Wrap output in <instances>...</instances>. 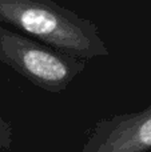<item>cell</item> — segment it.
Instances as JSON below:
<instances>
[{
  "mask_svg": "<svg viewBox=\"0 0 151 152\" xmlns=\"http://www.w3.org/2000/svg\"><path fill=\"white\" fill-rule=\"evenodd\" d=\"M12 126H11V123H8L7 120H4L0 116V150L10 152L11 148H12Z\"/></svg>",
  "mask_w": 151,
  "mask_h": 152,
  "instance_id": "277c9868",
  "label": "cell"
},
{
  "mask_svg": "<svg viewBox=\"0 0 151 152\" xmlns=\"http://www.w3.org/2000/svg\"><path fill=\"white\" fill-rule=\"evenodd\" d=\"M0 61L36 87L62 92L87 67L88 60L64 55L36 39L0 24Z\"/></svg>",
  "mask_w": 151,
  "mask_h": 152,
  "instance_id": "7a4b0ae2",
  "label": "cell"
},
{
  "mask_svg": "<svg viewBox=\"0 0 151 152\" xmlns=\"http://www.w3.org/2000/svg\"><path fill=\"white\" fill-rule=\"evenodd\" d=\"M0 23L72 58L108 55L98 26L54 0H0Z\"/></svg>",
  "mask_w": 151,
  "mask_h": 152,
  "instance_id": "6da1fadb",
  "label": "cell"
},
{
  "mask_svg": "<svg viewBox=\"0 0 151 152\" xmlns=\"http://www.w3.org/2000/svg\"><path fill=\"white\" fill-rule=\"evenodd\" d=\"M151 151V104L138 112L99 120L79 152Z\"/></svg>",
  "mask_w": 151,
  "mask_h": 152,
  "instance_id": "3957f363",
  "label": "cell"
},
{
  "mask_svg": "<svg viewBox=\"0 0 151 152\" xmlns=\"http://www.w3.org/2000/svg\"><path fill=\"white\" fill-rule=\"evenodd\" d=\"M149 152H151V151H149Z\"/></svg>",
  "mask_w": 151,
  "mask_h": 152,
  "instance_id": "5b68a950",
  "label": "cell"
}]
</instances>
